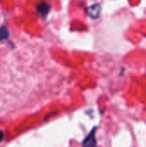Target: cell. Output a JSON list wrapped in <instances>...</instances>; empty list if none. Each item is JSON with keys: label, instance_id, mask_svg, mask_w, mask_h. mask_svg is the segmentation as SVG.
I'll return each instance as SVG.
<instances>
[{"label": "cell", "instance_id": "1", "mask_svg": "<svg viewBox=\"0 0 146 147\" xmlns=\"http://www.w3.org/2000/svg\"><path fill=\"white\" fill-rule=\"evenodd\" d=\"M102 11V7L99 3H94L88 7L87 12L92 19H97L100 16Z\"/></svg>", "mask_w": 146, "mask_h": 147}, {"label": "cell", "instance_id": "2", "mask_svg": "<svg viewBox=\"0 0 146 147\" xmlns=\"http://www.w3.org/2000/svg\"><path fill=\"white\" fill-rule=\"evenodd\" d=\"M96 143V131L93 129L91 133L85 138V140L83 142V147H95Z\"/></svg>", "mask_w": 146, "mask_h": 147}, {"label": "cell", "instance_id": "3", "mask_svg": "<svg viewBox=\"0 0 146 147\" xmlns=\"http://www.w3.org/2000/svg\"><path fill=\"white\" fill-rule=\"evenodd\" d=\"M50 9H51V6L46 2H41L37 5V10L41 16H46L50 11Z\"/></svg>", "mask_w": 146, "mask_h": 147}, {"label": "cell", "instance_id": "4", "mask_svg": "<svg viewBox=\"0 0 146 147\" xmlns=\"http://www.w3.org/2000/svg\"><path fill=\"white\" fill-rule=\"evenodd\" d=\"M9 34L8 28L5 26L1 27V28H0V40H4V39H7L9 37Z\"/></svg>", "mask_w": 146, "mask_h": 147}, {"label": "cell", "instance_id": "5", "mask_svg": "<svg viewBox=\"0 0 146 147\" xmlns=\"http://www.w3.org/2000/svg\"><path fill=\"white\" fill-rule=\"evenodd\" d=\"M3 133L2 131H0V142L3 140Z\"/></svg>", "mask_w": 146, "mask_h": 147}]
</instances>
